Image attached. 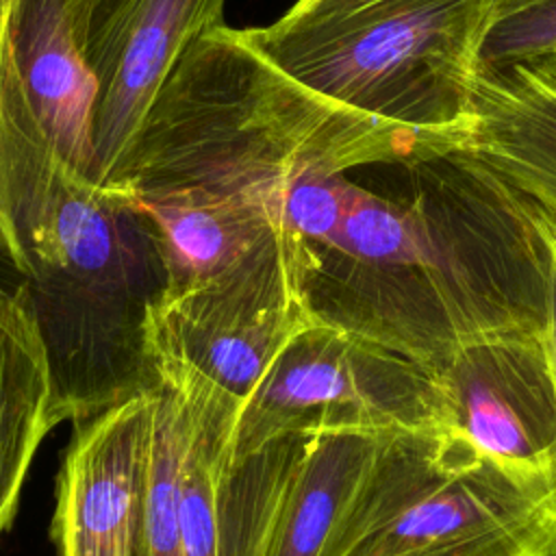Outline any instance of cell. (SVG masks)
<instances>
[{
    "label": "cell",
    "mask_w": 556,
    "mask_h": 556,
    "mask_svg": "<svg viewBox=\"0 0 556 556\" xmlns=\"http://www.w3.org/2000/svg\"><path fill=\"white\" fill-rule=\"evenodd\" d=\"M404 167L400 198L350 180L337 232L311 243L313 321L428 371L482 339L545 334L556 237L541 211L458 150Z\"/></svg>",
    "instance_id": "cell-1"
},
{
    "label": "cell",
    "mask_w": 556,
    "mask_h": 556,
    "mask_svg": "<svg viewBox=\"0 0 556 556\" xmlns=\"http://www.w3.org/2000/svg\"><path fill=\"white\" fill-rule=\"evenodd\" d=\"M456 148L450 137L389 124L313 91L224 24L178 59L104 193L126 211V200L141 193L198 189L263 206L285 224L291 187L304 178L404 165Z\"/></svg>",
    "instance_id": "cell-2"
},
{
    "label": "cell",
    "mask_w": 556,
    "mask_h": 556,
    "mask_svg": "<svg viewBox=\"0 0 556 556\" xmlns=\"http://www.w3.org/2000/svg\"><path fill=\"white\" fill-rule=\"evenodd\" d=\"M319 556H556V478L450 428L380 437Z\"/></svg>",
    "instance_id": "cell-3"
},
{
    "label": "cell",
    "mask_w": 556,
    "mask_h": 556,
    "mask_svg": "<svg viewBox=\"0 0 556 556\" xmlns=\"http://www.w3.org/2000/svg\"><path fill=\"white\" fill-rule=\"evenodd\" d=\"M495 15V0H378L343 15L276 20L243 33L313 91L460 148Z\"/></svg>",
    "instance_id": "cell-4"
},
{
    "label": "cell",
    "mask_w": 556,
    "mask_h": 556,
    "mask_svg": "<svg viewBox=\"0 0 556 556\" xmlns=\"http://www.w3.org/2000/svg\"><path fill=\"white\" fill-rule=\"evenodd\" d=\"M311 258V243L282 228L217 278L161 285L141 319L159 384L237 424L280 352L313 324Z\"/></svg>",
    "instance_id": "cell-5"
},
{
    "label": "cell",
    "mask_w": 556,
    "mask_h": 556,
    "mask_svg": "<svg viewBox=\"0 0 556 556\" xmlns=\"http://www.w3.org/2000/svg\"><path fill=\"white\" fill-rule=\"evenodd\" d=\"M124 211L80 174L41 126L15 65L9 0H0V261L39 285L72 282L80 295L117 293Z\"/></svg>",
    "instance_id": "cell-6"
},
{
    "label": "cell",
    "mask_w": 556,
    "mask_h": 556,
    "mask_svg": "<svg viewBox=\"0 0 556 556\" xmlns=\"http://www.w3.org/2000/svg\"><path fill=\"white\" fill-rule=\"evenodd\" d=\"M447 428L434 374L345 330L313 321L269 367L235 428L232 460L293 434L389 437Z\"/></svg>",
    "instance_id": "cell-7"
},
{
    "label": "cell",
    "mask_w": 556,
    "mask_h": 556,
    "mask_svg": "<svg viewBox=\"0 0 556 556\" xmlns=\"http://www.w3.org/2000/svg\"><path fill=\"white\" fill-rule=\"evenodd\" d=\"M226 0H93L87 63L98 80L93 167L106 191L124 169L141 124L185 50L224 26Z\"/></svg>",
    "instance_id": "cell-8"
},
{
    "label": "cell",
    "mask_w": 556,
    "mask_h": 556,
    "mask_svg": "<svg viewBox=\"0 0 556 556\" xmlns=\"http://www.w3.org/2000/svg\"><path fill=\"white\" fill-rule=\"evenodd\" d=\"M432 374L450 430L502 465L556 478V378L545 334L469 343Z\"/></svg>",
    "instance_id": "cell-9"
},
{
    "label": "cell",
    "mask_w": 556,
    "mask_h": 556,
    "mask_svg": "<svg viewBox=\"0 0 556 556\" xmlns=\"http://www.w3.org/2000/svg\"><path fill=\"white\" fill-rule=\"evenodd\" d=\"M182 404L189 413L178 497L185 556H274L282 508L311 437H282L232 460L235 428Z\"/></svg>",
    "instance_id": "cell-10"
},
{
    "label": "cell",
    "mask_w": 556,
    "mask_h": 556,
    "mask_svg": "<svg viewBox=\"0 0 556 556\" xmlns=\"http://www.w3.org/2000/svg\"><path fill=\"white\" fill-rule=\"evenodd\" d=\"M154 402L156 389L80 421L56 480L59 556H143Z\"/></svg>",
    "instance_id": "cell-11"
},
{
    "label": "cell",
    "mask_w": 556,
    "mask_h": 556,
    "mask_svg": "<svg viewBox=\"0 0 556 556\" xmlns=\"http://www.w3.org/2000/svg\"><path fill=\"white\" fill-rule=\"evenodd\" d=\"M458 152L526 195L556 237V54L480 67Z\"/></svg>",
    "instance_id": "cell-12"
},
{
    "label": "cell",
    "mask_w": 556,
    "mask_h": 556,
    "mask_svg": "<svg viewBox=\"0 0 556 556\" xmlns=\"http://www.w3.org/2000/svg\"><path fill=\"white\" fill-rule=\"evenodd\" d=\"M93 0H9V33L26 96L56 150L89 178L98 80L87 63Z\"/></svg>",
    "instance_id": "cell-13"
},
{
    "label": "cell",
    "mask_w": 556,
    "mask_h": 556,
    "mask_svg": "<svg viewBox=\"0 0 556 556\" xmlns=\"http://www.w3.org/2000/svg\"><path fill=\"white\" fill-rule=\"evenodd\" d=\"M124 206L152 224L165 287L217 278L289 228L263 206L198 189L141 193Z\"/></svg>",
    "instance_id": "cell-14"
},
{
    "label": "cell",
    "mask_w": 556,
    "mask_h": 556,
    "mask_svg": "<svg viewBox=\"0 0 556 556\" xmlns=\"http://www.w3.org/2000/svg\"><path fill=\"white\" fill-rule=\"evenodd\" d=\"M46 341L26 287H0V534L46 434L56 426Z\"/></svg>",
    "instance_id": "cell-15"
},
{
    "label": "cell",
    "mask_w": 556,
    "mask_h": 556,
    "mask_svg": "<svg viewBox=\"0 0 556 556\" xmlns=\"http://www.w3.org/2000/svg\"><path fill=\"white\" fill-rule=\"evenodd\" d=\"M380 437L324 432L308 439L291 482L274 556H319L367 471Z\"/></svg>",
    "instance_id": "cell-16"
},
{
    "label": "cell",
    "mask_w": 556,
    "mask_h": 556,
    "mask_svg": "<svg viewBox=\"0 0 556 556\" xmlns=\"http://www.w3.org/2000/svg\"><path fill=\"white\" fill-rule=\"evenodd\" d=\"M187 439V406L176 393L159 387L150 445L143 556H185L178 497Z\"/></svg>",
    "instance_id": "cell-17"
},
{
    "label": "cell",
    "mask_w": 556,
    "mask_h": 556,
    "mask_svg": "<svg viewBox=\"0 0 556 556\" xmlns=\"http://www.w3.org/2000/svg\"><path fill=\"white\" fill-rule=\"evenodd\" d=\"M556 54V0H534L495 17L482 46L480 67H506Z\"/></svg>",
    "instance_id": "cell-18"
},
{
    "label": "cell",
    "mask_w": 556,
    "mask_h": 556,
    "mask_svg": "<svg viewBox=\"0 0 556 556\" xmlns=\"http://www.w3.org/2000/svg\"><path fill=\"white\" fill-rule=\"evenodd\" d=\"M374 2L378 0H295L278 22L300 24V22L330 17V15H343V13L369 7Z\"/></svg>",
    "instance_id": "cell-19"
},
{
    "label": "cell",
    "mask_w": 556,
    "mask_h": 556,
    "mask_svg": "<svg viewBox=\"0 0 556 556\" xmlns=\"http://www.w3.org/2000/svg\"><path fill=\"white\" fill-rule=\"evenodd\" d=\"M545 341H547V350H549V361H552V369H554V378H556V271H554V280H552V302H549V324H547V332H545Z\"/></svg>",
    "instance_id": "cell-20"
},
{
    "label": "cell",
    "mask_w": 556,
    "mask_h": 556,
    "mask_svg": "<svg viewBox=\"0 0 556 556\" xmlns=\"http://www.w3.org/2000/svg\"><path fill=\"white\" fill-rule=\"evenodd\" d=\"M495 2H497V15H495V17H500V15L513 13V11L526 7V4H530V2H534V0H495Z\"/></svg>",
    "instance_id": "cell-21"
}]
</instances>
